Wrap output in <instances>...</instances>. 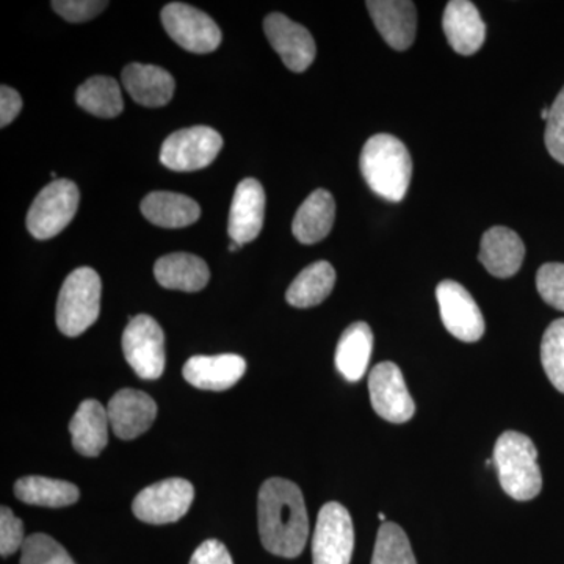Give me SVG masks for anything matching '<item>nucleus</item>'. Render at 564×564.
<instances>
[{"mask_svg":"<svg viewBox=\"0 0 564 564\" xmlns=\"http://www.w3.org/2000/svg\"><path fill=\"white\" fill-rule=\"evenodd\" d=\"M247 372V361L239 355L193 356L185 362L182 375L203 391H226Z\"/></svg>","mask_w":564,"mask_h":564,"instance_id":"f3484780","label":"nucleus"},{"mask_svg":"<svg viewBox=\"0 0 564 564\" xmlns=\"http://www.w3.org/2000/svg\"><path fill=\"white\" fill-rule=\"evenodd\" d=\"M240 248H242V245H239L236 242H232L231 245H229V251H231V252L239 251Z\"/></svg>","mask_w":564,"mask_h":564,"instance_id":"4c0bfd02","label":"nucleus"},{"mask_svg":"<svg viewBox=\"0 0 564 564\" xmlns=\"http://www.w3.org/2000/svg\"><path fill=\"white\" fill-rule=\"evenodd\" d=\"M140 209L152 225L169 229L185 228L202 217V207L195 199L173 192L150 193Z\"/></svg>","mask_w":564,"mask_h":564,"instance_id":"393cba45","label":"nucleus"},{"mask_svg":"<svg viewBox=\"0 0 564 564\" xmlns=\"http://www.w3.org/2000/svg\"><path fill=\"white\" fill-rule=\"evenodd\" d=\"M191 564H234V562L231 554L221 541L207 540L196 549Z\"/></svg>","mask_w":564,"mask_h":564,"instance_id":"c9c22d12","label":"nucleus"},{"mask_svg":"<svg viewBox=\"0 0 564 564\" xmlns=\"http://www.w3.org/2000/svg\"><path fill=\"white\" fill-rule=\"evenodd\" d=\"M361 173L378 196L391 203L402 202L413 176V161L403 141L389 133H377L364 144Z\"/></svg>","mask_w":564,"mask_h":564,"instance_id":"f03ea898","label":"nucleus"},{"mask_svg":"<svg viewBox=\"0 0 564 564\" xmlns=\"http://www.w3.org/2000/svg\"><path fill=\"white\" fill-rule=\"evenodd\" d=\"M265 217V192L261 182L248 177L239 182L229 212L228 232L232 242L243 245L258 239Z\"/></svg>","mask_w":564,"mask_h":564,"instance_id":"2eb2a0df","label":"nucleus"},{"mask_svg":"<svg viewBox=\"0 0 564 564\" xmlns=\"http://www.w3.org/2000/svg\"><path fill=\"white\" fill-rule=\"evenodd\" d=\"M122 85L133 101L144 107H163L173 99L176 82L161 66L131 63L122 69Z\"/></svg>","mask_w":564,"mask_h":564,"instance_id":"aec40b11","label":"nucleus"},{"mask_svg":"<svg viewBox=\"0 0 564 564\" xmlns=\"http://www.w3.org/2000/svg\"><path fill=\"white\" fill-rule=\"evenodd\" d=\"M223 137L207 126H193L172 133L163 141L161 162L173 172H196L217 159Z\"/></svg>","mask_w":564,"mask_h":564,"instance_id":"0eeeda50","label":"nucleus"},{"mask_svg":"<svg viewBox=\"0 0 564 564\" xmlns=\"http://www.w3.org/2000/svg\"><path fill=\"white\" fill-rule=\"evenodd\" d=\"M492 462L499 474L500 486L511 499L529 502L540 496L543 475L538 466L536 447L529 436L505 432L494 447Z\"/></svg>","mask_w":564,"mask_h":564,"instance_id":"7ed1b4c3","label":"nucleus"},{"mask_svg":"<svg viewBox=\"0 0 564 564\" xmlns=\"http://www.w3.org/2000/svg\"><path fill=\"white\" fill-rule=\"evenodd\" d=\"M336 284V270L332 263L318 261L311 263L293 280L285 293V300L293 307L306 310L325 302Z\"/></svg>","mask_w":564,"mask_h":564,"instance_id":"a878e982","label":"nucleus"},{"mask_svg":"<svg viewBox=\"0 0 564 564\" xmlns=\"http://www.w3.org/2000/svg\"><path fill=\"white\" fill-rule=\"evenodd\" d=\"M536 289L549 306L564 313V263H544L538 270Z\"/></svg>","mask_w":564,"mask_h":564,"instance_id":"2f4dec72","label":"nucleus"},{"mask_svg":"<svg viewBox=\"0 0 564 564\" xmlns=\"http://www.w3.org/2000/svg\"><path fill=\"white\" fill-rule=\"evenodd\" d=\"M195 489L184 478H166L144 488L132 503L140 521L152 525L173 524L191 510Z\"/></svg>","mask_w":564,"mask_h":564,"instance_id":"6e6552de","label":"nucleus"},{"mask_svg":"<svg viewBox=\"0 0 564 564\" xmlns=\"http://www.w3.org/2000/svg\"><path fill=\"white\" fill-rule=\"evenodd\" d=\"M101 278L90 267H80L66 278L55 311L58 329L65 336H80L95 325L101 313Z\"/></svg>","mask_w":564,"mask_h":564,"instance_id":"20e7f679","label":"nucleus"},{"mask_svg":"<svg viewBox=\"0 0 564 564\" xmlns=\"http://www.w3.org/2000/svg\"><path fill=\"white\" fill-rule=\"evenodd\" d=\"M80 193L69 180H55L40 192L28 214V229L35 239L58 236L76 217Z\"/></svg>","mask_w":564,"mask_h":564,"instance_id":"39448f33","label":"nucleus"},{"mask_svg":"<svg viewBox=\"0 0 564 564\" xmlns=\"http://www.w3.org/2000/svg\"><path fill=\"white\" fill-rule=\"evenodd\" d=\"M263 31L281 61L293 73H303L313 65L317 47L311 32L282 13H272L263 21Z\"/></svg>","mask_w":564,"mask_h":564,"instance_id":"ddd939ff","label":"nucleus"},{"mask_svg":"<svg viewBox=\"0 0 564 564\" xmlns=\"http://www.w3.org/2000/svg\"><path fill=\"white\" fill-rule=\"evenodd\" d=\"M372 564H417L402 527L383 522L375 541Z\"/></svg>","mask_w":564,"mask_h":564,"instance_id":"c85d7f7f","label":"nucleus"},{"mask_svg":"<svg viewBox=\"0 0 564 564\" xmlns=\"http://www.w3.org/2000/svg\"><path fill=\"white\" fill-rule=\"evenodd\" d=\"M541 362L556 391L564 393V318L552 322L541 343Z\"/></svg>","mask_w":564,"mask_h":564,"instance_id":"c756f323","label":"nucleus"},{"mask_svg":"<svg viewBox=\"0 0 564 564\" xmlns=\"http://www.w3.org/2000/svg\"><path fill=\"white\" fill-rule=\"evenodd\" d=\"M129 321L122 334L126 361L141 380H158L165 370V334L151 315L140 314Z\"/></svg>","mask_w":564,"mask_h":564,"instance_id":"423d86ee","label":"nucleus"},{"mask_svg":"<svg viewBox=\"0 0 564 564\" xmlns=\"http://www.w3.org/2000/svg\"><path fill=\"white\" fill-rule=\"evenodd\" d=\"M259 534L265 551L282 558L302 555L310 536V518L302 489L285 478H270L258 499Z\"/></svg>","mask_w":564,"mask_h":564,"instance_id":"f257e3e1","label":"nucleus"},{"mask_svg":"<svg viewBox=\"0 0 564 564\" xmlns=\"http://www.w3.org/2000/svg\"><path fill=\"white\" fill-rule=\"evenodd\" d=\"M436 299L445 329L452 336L467 344L478 343L484 337L486 329L484 314L473 295L459 282L451 280L440 282Z\"/></svg>","mask_w":564,"mask_h":564,"instance_id":"9b49d317","label":"nucleus"},{"mask_svg":"<svg viewBox=\"0 0 564 564\" xmlns=\"http://www.w3.org/2000/svg\"><path fill=\"white\" fill-rule=\"evenodd\" d=\"M24 524L13 514L10 508L2 507L0 511V555L3 558L13 555L24 545Z\"/></svg>","mask_w":564,"mask_h":564,"instance_id":"72a5a7b5","label":"nucleus"},{"mask_svg":"<svg viewBox=\"0 0 564 564\" xmlns=\"http://www.w3.org/2000/svg\"><path fill=\"white\" fill-rule=\"evenodd\" d=\"M109 414L98 400H85L69 422L73 447L77 454L96 458L109 444Z\"/></svg>","mask_w":564,"mask_h":564,"instance_id":"412c9836","label":"nucleus"},{"mask_svg":"<svg viewBox=\"0 0 564 564\" xmlns=\"http://www.w3.org/2000/svg\"><path fill=\"white\" fill-rule=\"evenodd\" d=\"M161 18L170 39L176 41L182 50L195 54H209L221 44L220 28L204 11L195 7L182 2L169 3L163 7Z\"/></svg>","mask_w":564,"mask_h":564,"instance_id":"1a4fd4ad","label":"nucleus"},{"mask_svg":"<svg viewBox=\"0 0 564 564\" xmlns=\"http://www.w3.org/2000/svg\"><path fill=\"white\" fill-rule=\"evenodd\" d=\"M334 218H336V203L332 193L325 188H318L311 193L296 210L292 223L293 236L303 245L318 243L332 232Z\"/></svg>","mask_w":564,"mask_h":564,"instance_id":"5701e85b","label":"nucleus"},{"mask_svg":"<svg viewBox=\"0 0 564 564\" xmlns=\"http://www.w3.org/2000/svg\"><path fill=\"white\" fill-rule=\"evenodd\" d=\"M525 258V245L513 229L494 226L481 237L478 261L496 278H511Z\"/></svg>","mask_w":564,"mask_h":564,"instance_id":"a211bd4d","label":"nucleus"},{"mask_svg":"<svg viewBox=\"0 0 564 564\" xmlns=\"http://www.w3.org/2000/svg\"><path fill=\"white\" fill-rule=\"evenodd\" d=\"M372 351V328L366 322L352 323L345 329L337 344L336 356H334L337 370L345 380L358 383L369 369Z\"/></svg>","mask_w":564,"mask_h":564,"instance_id":"b1692460","label":"nucleus"},{"mask_svg":"<svg viewBox=\"0 0 564 564\" xmlns=\"http://www.w3.org/2000/svg\"><path fill=\"white\" fill-rule=\"evenodd\" d=\"M154 276L162 288L193 293L206 288L210 272L207 263L198 256L173 252L155 262Z\"/></svg>","mask_w":564,"mask_h":564,"instance_id":"4be33fe9","label":"nucleus"},{"mask_svg":"<svg viewBox=\"0 0 564 564\" xmlns=\"http://www.w3.org/2000/svg\"><path fill=\"white\" fill-rule=\"evenodd\" d=\"M109 7V2L101 0H55L52 9L68 22H85L98 17Z\"/></svg>","mask_w":564,"mask_h":564,"instance_id":"f704fd0d","label":"nucleus"},{"mask_svg":"<svg viewBox=\"0 0 564 564\" xmlns=\"http://www.w3.org/2000/svg\"><path fill=\"white\" fill-rule=\"evenodd\" d=\"M355 549L351 516L344 505L326 503L318 513L313 538L314 564H350Z\"/></svg>","mask_w":564,"mask_h":564,"instance_id":"9d476101","label":"nucleus"},{"mask_svg":"<svg viewBox=\"0 0 564 564\" xmlns=\"http://www.w3.org/2000/svg\"><path fill=\"white\" fill-rule=\"evenodd\" d=\"M14 494L21 502L36 507L63 508L79 500L80 491L69 481L47 477H24L14 485Z\"/></svg>","mask_w":564,"mask_h":564,"instance_id":"bb28decb","label":"nucleus"},{"mask_svg":"<svg viewBox=\"0 0 564 564\" xmlns=\"http://www.w3.org/2000/svg\"><path fill=\"white\" fill-rule=\"evenodd\" d=\"M378 518H380L381 522H386V519H388V518H386V514H383V513L378 514Z\"/></svg>","mask_w":564,"mask_h":564,"instance_id":"58836bf2","label":"nucleus"},{"mask_svg":"<svg viewBox=\"0 0 564 564\" xmlns=\"http://www.w3.org/2000/svg\"><path fill=\"white\" fill-rule=\"evenodd\" d=\"M444 33L459 55H474L486 40V24L480 11L469 0H452L444 10Z\"/></svg>","mask_w":564,"mask_h":564,"instance_id":"6ab92c4d","label":"nucleus"},{"mask_svg":"<svg viewBox=\"0 0 564 564\" xmlns=\"http://www.w3.org/2000/svg\"><path fill=\"white\" fill-rule=\"evenodd\" d=\"M76 101L88 113L99 118H115L124 109L120 85L109 76L90 77L77 88Z\"/></svg>","mask_w":564,"mask_h":564,"instance_id":"cd10ccee","label":"nucleus"},{"mask_svg":"<svg viewBox=\"0 0 564 564\" xmlns=\"http://www.w3.org/2000/svg\"><path fill=\"white\" fill-rule=\"evenodd\" d=\"M21 110L22 99L20 93L11 87H7V85H2L0 87V126L7 128L21 113Z\"/></svg>","mask_w":564,"mask_h":564,"instance_id":"e433bc0d","label":"nucleus"},{"mask_svg":"<svg viewBox=\"0 0 564 564\" xmlns=\"http://www.w3.org/2000/svg\"><path fill=\"white\" fill-rule=\"evenodd\" d=\"M378 32L395 51L413 46L417 31V10L408 0H369L366 3Z\"/></svg>","mask_w":564,"mask_h":564,"instance_id":"dca6fc26","label":"nucleus"},{"mask_svg":"<svg viewBox=\"0 0 564 564\" xmlns=\"http://www.w3.org/2000/svg\"><path fill=\"white\" fill-rule=\"evenodd\" d=\"M21 564H76L66 549L50 534L35 533L25 538Z\"/></svg>","mask_w":564,"mask_h":564,"instance_id":"7c9ffc66","label":"nucleus"},{"mask_svg":"<svg viewBox=\"0 0 564 564\" xmlns=\"http://www.w3.org/2000/svg\"><path fill=\"white\" fill-rule=\"evenodd\" d=\"M549 109L551 113L545 121V148L556 162L564 165V87Z\"/></svg>","mask_w":564,"mask_h":564,"instance_id":"473e14b6","label":"nucleus"},{"mask_svg":"<svg viewBox=\"0 0 564 564\" xmlns=\"http://www.w3.org/2000/svg\"><path fill=\"white\" fill-rule=\"evenodd\" d=\"M370 403L375 413L391 423L410 422L415 404L397 364L381 362L369 375Z\"/></svg>","mask_w":564,"mask_h":564,"instance_id":"f8f14e48","label":"nucleus"},{"mask_svg":"<svg viewBox=\"0 0 564 564\" xmlns=\"http://www.w3.org/2000/svg\"><path fill=\"white\" fill-rule=\"evenodd\" d=\"M107 414L113 433L120 440L131 441L151 429L158 417V403L137 389H121L111 397Z\"/></svg>","mask_w":564,"mask_h":564,"instance_id":"4468645a","label":"nucleus"}]
</instances>
